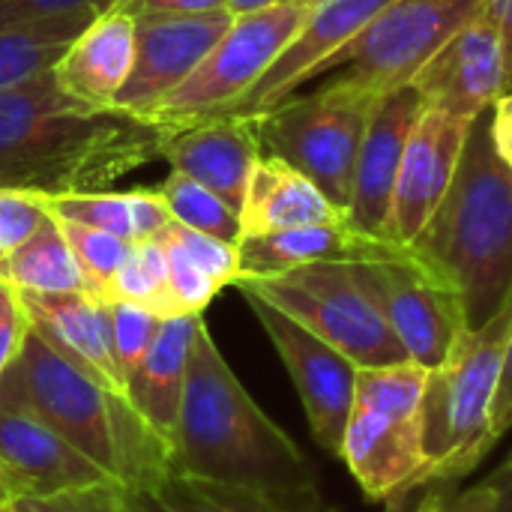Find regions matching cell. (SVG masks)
<instances>
[{"label": "cell", "mask_w": 512, "mask_h": 512, "mask_svg": "<svg viewBox=\"0 0 512 512\" xmlns=\"http://www.w3.org/2000/svg\"><path fill=\"white\" fill-rule=\"evenodd\" d=\"M171 129L123 108H90L54 69L0 93V189L39 198L105 192L162 156Z\"/></svg>", "instance_id": "6da1fadb"}, {"label": "cell", "mask_w": 512, "mask_h": 512, "mask_svg": "<svg viewBox=\"0 0 512 512\" xmlns=\"http://www.w3.org/2000/svg\"><path fill=\"white\" fill-rule=\"evenodd\" d=\"M171 471L279 495L321 489L309 459L243 390L207 324L189 357Z\"/></svg>", "instance_id": "7a4b0ae2"}, {"label": "cell", "mask_w": 512, "mask_h": 512, "mask_svg": "<svg viewBox=\"0 0 512 512\" xmlns=\"http://www.w3.org/2000/svg\"><path fill=\"white\" fill-rule=\"evenodd\" d=\"M408 249L459 294L468 330L512 303V171L495 150L489 111L471 123L453 186Z\"/></svg>", "instance_id": "3957f363"}, {"label": "cell", "mask_w": 512, "mask_h": 512, "mask_svg": "<svg viewBox=\"0 0 512 512\" xmlns=\"http://www.w3.org/2000/svg\"><path fill=\"white\" fill-rule=\"evenodd\" d=\"M0 390L36 411L120 486L153 483L171 471V450L129 396L75 366L33 327L3 372Z\"/></svg>", "instance_id": "277c9868"}, {"label": "cell", "mask_w": 512, "mask_h": 512, "mask_svg": "<svg viewBox=\"0 0 512 512\" xmlns=\"http://www.w3.org/2000/svg\"><path fill=\"white\" fill-rule=\"evenodd\" d=\"M510 339L512 303L486 327L465 330L450 348V354L426 372V483L465 480L498 444L492 435V414Z\"/></svg>", "instance_id": "5b68a950"}, {"label": "cell", "mask_w": 512, "mask_h": 512, "mask_svg": "<svg viewBox=\"0 0 512 512\" xmlns=\"http://www.w3.org/2000/svg\"><path fill=\"white\" fill-rule=\"evenodd\" d=\"M426 372L429 369L414 360L360 369L339 459L348 465L369 501H393L396 495L426 483Z\"/></svg>", "instance_id": "8992f818"}, {"label": "cell", "mask_w": 512, "mask_h": 512, "mask_svg": "<svg viewBox=\"0 0 512 512\" xmlns=\"http://www.w3.org/2000/svg\"><path fill=\"white\" fill-rule=\"evenodd\" d=\"M381 96L336 75L321 90L258 114L261 147L303 171L339 210H348L360 147Z\"/></svg>", "instance_id": "52a82bcc"}, {"label": "cell", "mask_w": 512, "mask_h": 512, "mask_svg": "<svg viewBox=\"0 0 512 512\" xmlns=\"http://www.w3.org/2000/svg\"><path fill=\"white\" fill-rule=\"evenodd\" d=\"M234 285L282 309L288 318L351 357L360 369L411 360L360 279L357 264H309L279 276L237 279Z\"/></svg>", "instance_id": "ba28073f"}, {"label": "cell", "mask_w": 512, "mask_h": 512, "mask_svg": "<svg viewBox=\"0 0 512 512\" xmlns=\"http://www.w3.org/2000/svg\"><path fill=\"white\" fill-rule=\"evenodd\" d=\"M318 0H288L261 12L237 15L198 69L168 93L147 120L177 132L198 120L228 114L297 36Z\"/></svg>", "instance_id": "9c48e42d"}, {"label": "cell", "mask_w": 512, "mask_h": 512, "mask_svg": "<svg viewBox=\"0 0 512 512\" xmlns=\"http://www.w3.org/2000/svg\"><path fill=\"white\" fill-rule=\"evenodd\" d=\"M480 12L483 0H399L342 48L327 72L345 69L339 78L372 93H390L411 84L417 72Z\"/></svg>", "instance_id": "30bf717a"}, {"label": "cell", "mask_w": 512, "mask_h": 512, "mask_svg": "<svg viewBox=\"0 0 512 512\" xmlns=\"http://www.w3.org/2000/svg\"><path fill=\"white\" fill-rule=\"evenodd\" d=\"M357 270L417 366L435 369L468 330L459 294L429 273L411 249L387 261L357 264Z\"/></svg>", "instance_id": "8fae6325"}, {"label": "cell", "mask_w": 512, "mask_h": 512, "mask_svg": "<svg viewBox=\"0 0 512 512\" xmlns=\"http://www.w3.org/2000/svg\"><path fill=\"white\" fill-rule=\"evenodd\" d=\"M240 294L246 297L258 324L264 327L273 348L279 351V357L297 387V396L306 408L309 429H312L315 441L327 453L339 456L342 438L348 429V417L354 408L360 366L351 357H345L342 351H336L333 345H327L321 336H315L312 330H306L303 324L288 318L282 309L270 306L267 300H261L255 294H246V291H240Z\"/></svg>", "instance_id": "7c38bea8"}, {"label": "cell", "mask_w": 512, "mask_h": 512, "mask_svg": "<svg viewBox=\"0 0 512 512\" xmlns=\"http://www.w3.org/2000/svg\"><path fill=\"white\" fill-rule=\"evenodd\" d=\"M231 24L234 15L228 9L135 21V63L114 96V108L147 117L198 69Z\"/></svg>", "instance_id": "4fadbf2b"}, {"label": "cell", "mask_w": 512, "mask_h": 512, "mask_svg": "<svg viewBox=\"0 0 512 512\" xmlns=\"http://www.w3.org/2000/svg\"><path fill=\"white\" fill-rule=\"evenodd\" d=\"M393 3L399 0H318L297 36L288 42V48L228 114L258 117L291 99L300 84L327 72L330 60L342 48H348Z\"/></svg>", "instance_id": "5bb4252c"}, {"label": "cell", "mask_w": 512, "mask_h": 512, "mask_svg": "<svg viewBox=\"0 0 512 512\" xmlns=\"http://www.w3.org/2000/svg\"><path fill=\"white\" fill-rule=\"evenodd\" d=\"M411 84L429 108L474 123L507 93L501 24L480 12L417 72Z\"/></svg>", "instance_id": "9a60e30c"}, {"label": "cell", "mask_w": 512, "mask_h": 512, "mask_svg": "<svg viewBox=\"0 0 512 512\" xmlns=\"http://www.w3.org/2000/svg\"><path fill=\"white\" fill-rule=\"evenodd\" d=\"M423 111H426V99L420 96L414 84L396 87L381 96L372 114L369 132L363 138V147H360L351 204L345 210L351 228L378 240H393L390 216H393L396 180L402 171L408 138Z\"/></svg>", "instance_id": "2e32d148"}, {"label": "cell", "mask_w": 512, "mask_h": 512, "mask_svg": "<svg viewBox=\"0 0 512 512\" xmlns=\"http://www.w3.org/2000/svg\"><path fill=\"white\" fill-rule=\"evenodd\" d=\"M468 132H471V120H462L441 108L426 105V111L420 114L408 138L402 171L396 180V195H393L390 237L396 243L408 246L432 219L438 204L447 198Z\"/></svg>", "instance_id": "e0dca14e"}, {"label": "cell", "mask_w": 512, "mask_h": 512, "mask_svg": "<svg viewBox=\"0 0 512 512\" xmlns=\"http://www.w3.org/2000/svg\"><path fill=\"white\" fill-rule=\"evenodd\" d=\"M0 462L18 480L21 498H45L117 483L36 411L0 390Z\"/></svg>", "instance_id": "ac0fdd59"}, {"label": "cell", "mask_w": 512, "mask_h": 512, "mask_svg": "<svg viewBox=\"0 0 512 512\" xmlns=\"http://www.w3.org/2000/svg\"><path fill=\"white\" fill-rule=\"evenodd\" d=\"M264 156L258 117L225 114L198 120L168 135L162 147V159H168L171 171H180L219 198H225L237 213L243 210L246 186L252 168Z\"/></svg>", "instance_id": "d6986e66"}, {"label": "cell", "mask_w": 512, "mask_h": 512, "mask_svg": "<svg viewBox=\"0 0 512 512\" xmlns=\"http://www.w3.org/2000/svg\"><path fill=\"white\" fill-rule=\"evenodd\" d=\"M240 276L237 279H264L279 276L309 264H366L387 261L402 255L408 246L393 240L369 237L348 222L315 225L294 231L255 234L240 240Z\"/></svg>", "instance_id": "ffe728a7"}, {"label": "cell", "mask_w": 512, "mask_h": 512, "mask_svg": "<svg viewBox=\"0 0 512 512\" xmlns=\"http://www.w3.org/2000/svg\"><path fill=\"white\" fill-rule=\"evenodd\" d=\"M15 294L36 333H42L63 357H69L75 366H81L102 384L126 393L120 369L114 363L108 303L84 291H69V294L15 291Z\"/></svg>", "instance_id": "44dd1931"}, {"label": "cell", "mask_w": 512, "mask_h": 512, "mask_svg": "<svg viewBox=\"0 0 512 512\" xmlns=\"http://www.w3.org/2000/svg\"><path fill=\"white\" fill-rule=\"evenodd\" d=\"M204 315H174L165 318L150 351L126 381V396L144 423L174 450L180 408L189 378V357Z\"/></svg>", "instance_id": "7402d4cb"}, {"label": "cell", "mask_w": 512, "mask_h": 512, "mask_svg": "<svg viewBox=\"0 0 512 512\" xmlns=\"http://www.w3.org/2000/svg\"><path fill=\"white\" fill-rule=\"evenodd\" d=\"M126 512H339L321 489L300 495L258 492L168 471L141 486H120Z\"/></svg>", "instance_id": "603a6c76"}, {"label": "cell", "mask_w": 512, "mask_h": 512, "mask_svg": "<svg viewBox=\"0 0 512 512\" xmlns=\"http://www.w3.org/2000/svg\"><path fill=\"white\" fill-rule=\"evenodd\" d=\"M135 63V18L120 9L102 12L54 63L60 87L90 108H114Z\"/></svg>", "instance_id": "cb8c5ba5"}, {"label": "cell", "mask_w": 512, "mask_h": 512, "mask_svg": "<svg viewBox=\"0 0 512 512\" xmlns=\"http://www.w3.org/2000/svg\"><path fill=\"white\" fill-rule=\"evenodd\" d=\"M240 222L243 237H255L273 231L339 225L348 222V216L303 171L264 153L252 168Z\"/></svg>", "instance_id": "d4e9b609"}, {"label": "cell", "mask_w": 512, "mask_h": 512, "mask_svg": "<svg viewBox=\"0 0 512 512\" xmlns=\"http://www.w3.org/2000/svg\"><path fill=\"white\" fill-rule=\"evenodd\" d=\"M42 204L60 222H75V225H87L96 231H108L132 243L156 237L171 222V213L162 195L144 192V189L51 195V198H42Z\"/></svg>", "instance_id": "484cf974"}, {"label": "cell", "mask_w": 512, "mask_h": 512, "mask_svg": "<svg viewBox=\"0 0 512 512\" xmlns=\"http://www.w3.org/2000/svg\"><path fill=\"white\" fill-rule=\"evenodd\" d=\"M0 282L30 294H87L81 267L51 213H45L39 228L0 261Z\"/></svg>", "instance_id": "4316f807"}, {"label": "cell", "mask_w": 512, "mask_h": 512, "mask_svg": "<svg viewBox=\"0 0 512 512\" xmlns=\"http://www.w3.org/2000/svg\"><path fill=\"white\" fill-rule=\"evenodd\" d=\"M99 9H78L42 21H30L21 27L0 30V93L54 69L63 51L99 18Z\"/></svg>", "instance_id": "83f0119b"}, {"label": "cell", "mask_w": 512, "mask_h": 512, "mask_svg": "<svg viewBox=\"0 0 512 512\" xmlns=\"http://www.w3.org/2000/svg\"><path fill=\"white\" fill-rule=\"evenodd\" d=\"M156 192L168 204V213L174 222H180L192 231L210 234L216 240L240 246V240H243L240 213L225 198H219L216 192L201 186L198 180H192L180 171H171L168 180Z\"/></svg>", "instance_id": "f1b7e54d"}, {"label": "cell", "mask_w": 512, "mask_h": 512, "mask_svg": "<svg viewBox=\"0 0 512 512\" xmlns=\"http://www.w3.org/2000/svg\"><path fill=\"white\" fill-rule=\"evenodd\" d=\"M114 300L144 306V309L156 312L159 318H174L177 315V306H174V297H171L168 255H165V246L156 237L141 240V243L132 246L129 261L123 264V270L111 282L108 303H114Z\"/></svg>", "instance_id": "f546056e"}, {"label": "cell", "mask_w": 512, "mask_h": 512, "mask_svg": "<svg viewBox=\"0 0 512 512\" xmlns=\"http://www.w3.org/2000/svg\"><path fill=\"white\" fill-rule=\"evenodd\" d=\"M60 228H63V237L69 243L78 267H81L87 294L96 297V300H102V303H108L111 282L117 279V273L129 261L135 243L132 240H123L117 234H108V231H96V228H87V225H75V222H60Z\"/></svg>", "instance_id": "4dcf8cb0"}, {"label": "cell", "mask_w": 512, "mask_h": 512, "mask_svg": "<svg viewBox=\"0 0 512 512\" xmlns=\"http://www.w3.org/2000/svg\"><path fill=\"white\" fill-rule=\"evenodd\" d=\"M108 318H111V348H114V363L120 369L123 387L129 381V375L138 369V363L144 360V354L150 351L159 327L165 318H159L156 312L135 306V303H123L114 300L108 303Z\"/></svg>", "instance_id": "1f68e13d"}, {"label": "cell", "mask_w": 512, "mask_h": 512, "mask_svg": "<svg viewBox=\"0 0 512 512\" xmlns=\"http://www.w3.org/2000/svg\"><path fill=\"white\" fill-rule=\"evenodd\" d=\"M387 512H498V495L489 483L465 492L456 483H423L387 501Z\"/></svg>", "instance_id": "d6a6232c"}, {"label": "cell", "mask_w": 512, "mask_h": 512, "mask_svg": "<svg viewBox=\"0 0 512 512\" xmlns=\"http://www.w3.org/2000/svg\"><path fill=\"white\" fill-rule=\"evenodd\" d=\"M156 237H165L171 240L174 246H180L210 279H216L222 288L225 285H234L237 276H240V249L234 243H225V240H216L210 234H201V231H192L180 222H168Z\"/></svg>", "instance_id": "836d02e7"}, {"label": "cell", "mask_w": 512, "mask_h": 512, "mask_svg": "<svg viewBox=\"0 0 512 512\" xmlns=\"http://www.w3.org/2000/svg\"><path fill=\"white\" fill-rule=\"evenodd\" d=\"M165 246L168 270H171V297L177 306V315H204L210 300L222 291L216 279H210L180 246H174L165 237H156Z\"/></svg>", "instance_id": "e575fe53"}, {"label": "cell", "mask_w": 512, "mask_h": 512, "mask_svg": "<svg viewBox=\"0 0 512 512\" xmlns=\"http://www.w3.org/2000/svg\"><path fill=\"white\" fill-rule=\"evenodd\" d=\"M45 204L33 192L0 189V261L18 249L45 219Z\"/></svg>", "instance_id": "d590c367"}, {"label": "cell", "mask_w": 512, "mask_h": 512, "mask_svg": "<svg viewBox=\"0 0 512 512\" xmlns=\"http://www.w3.org/2000/svg\"><path fill=\"white\" fill-rule=\"evenodd\" d=\"M15 512H126V507L120 498V483H108L45 498H18Z\"/></svg>", "instance_id": "8d00e7d4"}, {"label": "cell", "mask_w": 512, "mask_h": 512, "mask_svg": "<svg viewBox=\"0 0 512 512\" xmlns=\"http://www.w3.org/2000/svg\"><path fill=\"white\" fill-rule=\"evenodd\" d=\"M117 0H0V30L21 27L30 21L78 12V9H99L108 12L114 9Z\"/></svg>", "instance_id": "74e56055"}, {"label": "cell", "mask_w": 512, "mask_h": 512, "mask_svg": "<svg viewBox=\"0 0 512 512\" xmlns=\"http://www.w3.org/2000/svg\"><path fill=\"white\" fill-rule=\"evenodd\" d=\"M27 327H30V321H27V312H24L15 288L0 282V378L15 363V357L24 345Z\"/></svg>", "instance_id": "f35d334b"}, {"label": "cell", "mask_w": 512, "mask_h": 512, "mask_svg": "<svg viewBox=\"0 0 512 512\" xmlns=\"http://www.w3.org/2000/svg\"><path fill=\"white\" fill-rule=\"evenodd\" d=\"M114 9L141 21V18H171V15H204L228 6L225 0H117Z\"/></svg>", "instance_id": "ab89813d"}, {"label": "cell", "mask_w": 512, "mask_h": 512, "mask_svg": "<svg viewBox=\"0 0 512 512\" xmlns=\"http://www.w3.org/2000/svg\"><path fill=\"white\" fill-rule=\"evenodd\" d=\"M489 126H492V141H495L501 162L512 171V93H504L489 108Z\"/></svg>", "instance_id": "60d3db41"}, {"label": "cell", "mask_w": 512, "mask_h": 512, "mask_svg": "<svg viewBox=\"0 0 512 512\" xmlns=\"http://www.w3.org/2000/svg\"><path fill=\"white\" fill-rule=\"evenodd\" d=\"M512 429V339L507 345V357H504V375H501V387H498V399H495V414H492V435L495 441H501Z\"/></svg>", "instance_id": "b9f144b4"}, {"label": "cell", "mask_w": 512, "mask_h": 512, "mask_svg": "<svg viewBox=\"0 0 512 512\" xmlns=\"http://www.w3.org/2000/svg\"><path fill=\"white\" fill-rule=\"evenodd\" d=\"M483 15L501 24L504 60H507V93H512V0H483Z\"/></svg>", "instance_id": "7bdbcfd3"}, {"label": "cell", "mask_w": 512, "mask_h": 512, "mask_svg": "<svg viewBox=\"0 0 512 512\" xmlns=\"http://www.w3.org/2000/svg\"><path fill=\"white\" fill-rule=\"evenodd\" d=\"M495 495H498V512H512V468L510 465H501L489 480H486Z\"/></svg>", "instance_id": "ee69618b"}, {"label": "cell", "mask_w": 512, "mask_h": 512, "mask_svg": "<svg viewBox=\"0 0 512 512\" xmlns=\"http://www.w3.org/2000/svg\"><path fill=\"white\" fill-rule=\"evenodd\" d=\"M279 3H288V0H225L228 12L237 18V15H249V12H261V9H270V6H279Z\"/></svg>", "instance_id": "f6af8a7d"}, {"label": "cell", "mask_w": 512, "mask_h": 512, "mask_svg": "<svg viewBox=\"0 0 512 512\" xmlns=\"http://www.w3.org/2000/svg\"><path fill=\"white\" fill-rule=\"evenodd\" d=\"M21 498V486H18V480L6 471V465L0 462V504H12V501H18Z\"/></svg>", "instance_id": "bcb514c9"}, {"label": "cell", "mask_w": 512, "mask_h": 512, "mask_svg": "<svg viewBox=\"0 0 512 512\" xmlns=\"http://www.w3.org/2000/svg\"><path fill=\"white\" fill-rule=\"evenodd\" d=\"M0 512H15V501L12 504H0Z\"/></svg>", "instance_id": "7dc6e473"}, {"label": "cell", "mask_w": 512, "mask_h": 512, "mask_svg": "<svg viewBox=\"0 0 512 512\" xmlns=\"http://www.w3.org/2000/svg\"><path fill=\"white\" fill-rule=\"evenodd\" d=\"M504 465H510V468H512V453H510V456H507V462H504Z\"/></svg>", "instance_id": "c3c4849f"}]
</instances>
